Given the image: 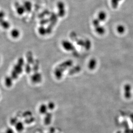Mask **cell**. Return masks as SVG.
I'll list each match as a JSON object with an SVG mask.
<instances>
[{
  "label": "cell",
  "instance_id": "cell-9",
  "mask_svg": "<svg viewBox=\"0 0 133 133\" xmlns=\"http://www.w3.org/2000/svg\"><path fill=\"white\" fill-rule=\"evenodd\" d=\"M0 25L4 29H8L10 27V24L8 21L3 19L0 20Z\"/></svg>",
  "mask_w": 133,
  "mask_h": 133
},
{
  "label": "cell",
  "instance_id": "cell-8",
  "mask_svg": "<svg viewBox=\"0 0 133 133\" xmlns=\"http://www.w3.org/2000/svg\"><path fill=\"white\" fill-rule=\"evenodd\" d=\"M10 35L13 38L16 39L20 35V31L17 29H13L11 31Z\"/></svg>",
  "mask_w": 133,
  "mask_h": 133
},
{
  "label": "cell",
  "instance_id": "cell-20",
  "mask_svg": "<svg viewBox=\"0 0 133 133\" xmlns=\"http://www.w3.org/2000/svg\"><path fill=\"white\" fill-rule=\"evenodd\" d=\"M39 32L41 35H44L46 33V30L43 26H41L39 28Z\"/></svg>",
  "mask_w": 133,
  "mask_h": 133
},
{
  "label": "cell",
  "instance_id": "cell-7",
  "mask_svg": "<svg viewBox=\"0 0 133 133\" xmlns=\"http://www.w3.org/2000/svg\"><path fill=\"white\" fill-rule=\"evenodd\" d=\"M16 12L18 14L21 16L26 12V10L23 5H21L19 4L16 7Z\"/></svg>",
  "mask_w": 133,
  "mask_h": 133
},
{
  "label": "cell",
  "instance_id": "cell-22",
  "mask_svg": "<svg viewBox=\"0 0 133 133\" xmlns=\"http://www.w3.org/2000/svg\"><path fill=\"white\" fill-rule=\"evenodd\" d=\"M17 64L20 65L21 66H23L25 64L24 63V61L23 58H20L19 59H18V60Z\"/></svg>",
  "mask_w": 133,
  "mask_h": 133
},
{
  "label": "cell",
  "instance_id": "cell-11",
  "mask_svg": "<svg viewBox=\"0 0 133 133\" xmlns=\"http://www.w3.org/2000/svg\"><path fill=\"white\" fill-rule=\"evenodd\" d=\"M13 79L11 76H8L5 78V83L6 87H11L13 84Z\"/></svg>",
  "mask_w": 133,
  "mask_h": 133
},
{
  "label": "cell",
  "instance_id": "cell-18",
  "mask_svg": "<svg viewBox=\"0 0 133 133\" xmlns=\"http://www.w3.org/2000/svg\"><path fill=\"white\" fill-rule=\"evenodd\" d=\"M18 122V121L17 119L15 117L11 118L10 120V123L11 125H13V126H15Z\"/></svg>",
  "mask_w": 133,
  "mask_h": 133
},
{
  "label": "cell",
  "instance_id": "cell-6",
  "mask_svg": "<svg viewBox=\"0 0 133 133\" xmlns=\"http://www.w3.org/2000/svg\"><path fill=\"white\" fill-rule=\"evenodd\" d=\"M16 130L18 132H22L24 130V124L21 122L18 121L15 125Z\"/></svg>",
  "mask_w": 133,
  "mask_h": 133
},
{
  "label": "cell",
  "instance_id": "cell-4",
  "mask_svg": "<svg viewBox=\"0 0 133 133\" xmlns=\"http://www.w3.org/2000/svg\"><path fill=\"white\" fill-rule=\"evenodd\" d=\"M131 90H132V87L130 85H125V95L126 98H129L131 97L132 96V93H131Z\"/></svg>",
  "mask_w": 133,
  "mask_h": 133
},
{
  "label": "cell",
  "instance_id": "cell-1",
  "mask_svg": "<svg viewBox=\"0 0 133 133\" xmlns=\"http://www.w3.org/2000/svg\"><path fill=\"white\" fill-rule=\"evenodd\" d=\"M22 67L23 66H21L17 63L13 67V70L11 72L10 76L13 79H16L18 78L19 75L22 73L23 71Z\"/></svg>",
  "mask_w": 133,
  "mask_h": 133
},
{
  "label": "cell",
  "instance_id": "cell-5",
  "mask_svg": "<svg viewBox=\"0 0 133 133\" xmlns=\"http://www.w3.org/2000/svg\"><path fill=\"white\" fill-rule=\"evenodd\" d=\"M23 6H24L26 12H29L32 10V3L30 1L27 0V1L24 2Z\"/></svg>",
  "mask_w": 133,
  "mask_h": 133
},
{
  "label": "cell",
  "instance_id": "cell-12",
  "mask_svg": "<svg viewBox=\"0 0 133 133\" xmlns=\"http://www.w3.org/2000/svg\"><path fill=\"white\" fill-rule=\"evenodd\" d=\"M26 58H27V63H29V64H33L34 61L33 58L32 57V53L30 52H27L26 55Z\"/></svg>",
  "mask_w": 133,
  "mask_h": 133
},
{
  "label": "cell",
  "instance_id": "cell-24",
  "mask_svg": "<svg viewBox=\"0 0 133 133\" xmlns=\"http://www.w3.org/2000/svg\"><path fill=\"white\" fill-rule=\"evenodd\" d=\"M34 119L33 118H32V117H31V118H29V119H26L25 120V122L26 123L29 124L31 122H33Z\"/></svg>",
  "mask_w": 133,
  "mask_h": 133
},
{
  "label": "cell",
  "instance_id": "cell-17",
  "mask_svg": "<svg viewBox=\"0 0 133 133\" xmlns=\"http://www.w3.org/2000/svg\"><path fill=\"white\" fill-rule=\"evenodd\" d=\"M96 31L100 33H103L104 32V28L103 27V26H100V25L96 27Z\"/></svg>",
  "mask_w": 133,
  "mask_h": 133
},
{
  "label": "cell",
  "instance_id": "cell-15",
  "mask_svg": "<svg viewBox=\"0 0 133 133\" xmlns=\"http://www.w3.org/2000/svg\"><path fill=\"white\" fill-rule=\"evenodd\" d=\"M117 30L118 32L119 33H123L125 31V28L124 26L122 25H119L117 26Z\"/></svg>",
  "mask_w": 133,
  "mask_h": 133
},
{
  "label": "cell",
  "instance_id": "cell-2",
  "mask_svg": "<svg viewBox=\"0 0 133 133\" xmlns=\"http://www.w3.org/2000/svg\"><path fill=\"white\" fill-rule=\"evenodd\" d=\"M57 6L58 9V16L61 17L64 16L66 13L65 6L64 3L61 1H59L57 3Z\"/></svg>",
  "mask_w": 133,
  "mask_h": 133
},
{
  "label": "cell",
  "instance_id": "cell-25",
  "mask_svg": "<svg viewBox=\"0 0 133 133\" xmlns=\"http://www.w3.org/2000/svg\"><path fill=\"white\" fill-rule=\"evenodd\" d=\"M5 133H14V132L12 128H9L6 129V132H5Z\"/></svg>",
  "mask_w": 133,
  "mask_h": 133
},
{
  "label": "cell",
  "instance_id": "cell-14",
  "mask_svg": "<svg viewBox=\"0 0 133 133\" xmlns=\"http://www.w3.org/2000/svg\"><path fill=\"white\" fill-rule=\"evenodd\" d=\"M47 107L45 105H42L40 106L39 108V112L41 114H45L47 112Z\"/></svg>",
  "mask_w": 133,
  "mask_h": 133
},
{
  "label": "cell",
  "instance_id": "cell-26",
  "mask_svg": "<svg viewBox=\"0 0 133 133\" xmlns=\"http://www.w3.org/2000/svg\"><path fill=\"white\" fill-rule=\"evenodd\" d=\"M5 16V13L3 11H0V20L3 19Z\"/></svg>",
  "mask_w": 133,
  "mask_h": 133
},
{
  "label": "cell",
  "instance_id": "cell-21",
  "mask_svg": "<svg viewBox=\"0 0 133 133\" xmlns=\"http://www.w3.org/2000/svg\"><path fill=\"white\" fill-rule=\"evenodd\" d=\"M100 21L99 19H98V18H96L93 20V25L96 27L100 25Z\"/></svg>",
  "mask_w": 133,
  "mask_h": 133
},
{
  "label": "cell",
  "instance_id": "cell-10",
  "mask_svg": "<svg viewBox=\"0 0 133 133\" xmlns=\"http://www.w3.org/2000/svg\"><path fill=\"white\" fill-rule=\"evenodd\" d=\"M107 17L106 13L104 11H101L98 14V19L100 21H104Z\"/></svg>",
  "mask_w": 133,
  "mask_h": 133
},
{
  "label": "cell",
  "instance_id": "cell-16",
  "mask_svg": "<svg viewBox=\"0 0 133 133\" xmlns=\"http://www.w3.org/2000/svg\"><path fill=\"white\" fill-rule=\"evenodd\" d=\"M25 71H26V73L29 74L30 73L31 71H32V68H31L30 66V64H29V63H27L25 65Z\"/></svg>",
  "mask_w": 133,
  "mask_h": 133
},
{
  "label": "cell",
  "instance_id": "cell-19",
  "mask_svg": "<svg viewBox=\"0 0 133 133\" xmlns=\"http://www.w3.org/2000/svg\"><path fill=\"white\" fill-rule=\"evenodd\" d=\"M51 116L49 114H47L45 119V124L48 125V124L50 123V121H51Z\"/></svg>",
  "mask_w": 133,
  "mask_h": 133
},
{
  "label": "cell",
  "instance_id": "cell-27",
  "mask_svg": "<svg viewBox=\"0 0 133 133\" xmlns=\"http://www.w3.org/2000/svg\"></svg>",
  "mask_w": 133,
  "mask_h": 133
},
{
  "label": "cell",
  "instance_id": "cell-13",
  "mask_svg": "<svg viewBox=\"0 0 133 133\" xmlns=\"http://www.w3.org/2000/svg\"><path fill=\"white\" fill-rule=\"evenodd\" d=\"M121 0H111V5L113 8L114 9L117 8L119 5V2Z\"/></svg>",
  "mask_w": 133,
  "mask_h": 133
},
{
  "label": "cell",
  "instance_id": "cell-23",
  "mask_svg": "<svg viewBox=\"0 0 133 133\" xmlns=\"http://www.w3.org/2000/svg\"><path fill=\"white\" fill-rule=\"evenodd\" d=\"M32 115V113L30 111H26L23 113L22 116L24 117H30Z\"/></svg>",
  "mask_w": 133,
  "mask_h": 133
},
{
  "label": "cell",
  "instance_id": "cell-3",
  "mask_svg": "<svg viewBox=\"0 0 133 133\" xmlns=\"http://www.w3.org/2000/svg\"><path fill=\"white\" fill-rule=\"evenodd\" d=\"M42 79L41 75L40 74L38 73L37 72H35L32 76L31 77V80L33 83H37L40 82Z\"/></svg>",
  "mask_w": 133,
  "mask_h": 133
}]
</instances>
